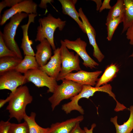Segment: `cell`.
Returning <instances> with one entry per match:
<instances>
[{"label":"cell","instance_id":"cell-1","mask_svg":"<svg viewBox=\"0 0 133 133\" xmlns=\"http://www.w3.org/2000/svg\"><path fill=\"white\" fill-rule=\"evenodd\" d=\"M7 98L9 101L6 109L9 113L10 118H15L20 122L26 114L27 106L33 100L28 88L26 85L20 86L14 92H11Z\"/></svg>","mask_w":133,"mask_h":133},{"label":"cell","instance_id":"cell-2","mask_svg":"<svg viewBox=\"0 0 133 133\" xmlns=\"http://www.w3.org/2000/svg\"><path fill=\"white\" fill-rule=\"evenodd\" d=\"M38 22L39 25L37 28L35 41L40 42L46 39L54 50L56 49L54 39L55 31L57 28L60 31H62L66 25V21L62 20L59 17L55 18L49 14L46 17L39 18Z\"/></svg>","mask_w":133,"mask_h":133},{"label":"cell","instance_id":"cell-3","mask_svg":"<svg viewBox=\"0 0 133 133\" xmlns=\"http://www.w3.org/2000/svg\"><path fill=\"white\" fill-rule=\"evenodd\" d=\"M112 87L110 84H106L98 87H94L90 85H83L80 92L77 95L70 98L71 101L62 105V110L66 114L70 113L73 110L78 111L82 115L84 114V110L81 106L79 105L78 102L83 98L88 99L93 96L97 92L101 91L108 94L113 98L116 103L118 102L115 94L112 91Z\"/></svg>","mask_w":133,"mask_h":133},{"label":"cell","instance_id":"cell-4","mask_svg":"<svg viewBox=\"0 0 133 133\" xmlns=\"http://www.w3.org/2000/svg\"><path fill=\"white\" fill-rule=\"evenodd\" d=\"M58 85L52 95L48 99L52 111L64 100L70 99L78 94L83 85L71 80L64 79Z\"/></svg>","mask_w":133,"mask_h":133},{"label":"cell","instance_id":"cell-5","mask_svg":"<svg viewBox=\"0 0 133 133\" xmlns=\"http://www.w3.org/2000/svg\"><path fill=\"white\" fill-rule=\"evenodd\" d=\"M28 14L25 13L16 14L10 19V22L5 26L2 33L4 42L7 47L15 52L18 57L23 59L20 50L15 39L16 30L20 23Z\"/></svg>","mask_w":133,"mask_h":133},{"label":"cell","instance_id":"cell-6","mask_svg":"<svg viewBox=\"0 0 133 133\" xmlns=\"http://www.w3.org/2000/svg\"><path fill=\"white\" fill-rule=\"evenodd\" d=\"M60 54L61 60L60 72L56 79L57 81L65 79L66 76L73 71L81 70L80 65L79 56L74 54L73 52L70 51L63 43L60 41Z\"/></svg>","mask_w":133,"mask_h":133},{"label":"cell","instance_id":"cell-7","mask_svg":"<svg viewBox=\"0 0 133 133\" xmlns=\"http://www.w3.org/2000/svg\"><path fill=\"white\" fill-rule=\"evenodd\" d=\"M27 82H31L38 87L46 86L48 93H52L58 85L56 80L39 68L28 70L24 74Z\"/></svg>","mask_w":133,"mask_h":133},{"label":"cell","instance_id":"cell-8","mask_svg":"<svg viewBox=\"0 0 133 133\" xmlns=\"http://www.w3.org/2000/svg\"><path fill=\"white\" fill-rule=\"evenodd\" d=\"M63 42L68 49L75 51L83 61V65L86 67L93 69L96 68L99 64L89 55L86 50L87 43L82 40L80 38H77L74 41L66 39Z\"/></svg>","mask_w":133,"mask_h":133},{"label":"cell","instance_id":"cell-9","mask_svg":"<svg viewBox=\"0 0 133 133\" xmlns=\"http://www.w3.org/2000/svg\"><path fill=\"white\" fill-rule=\"evenodd\" d=\"M0 89H7L14 92L19 86L27 82L24 75L15 70H12L0 75Z\"/></svg>","mask_w":133,"mask_h":133},{"label":"cell","instance_id":"cell-10","mask_svg":"<svg viewBox=\"0 0 133 133\" xmlns=\"http://www.w3.org/2000/svg\"><path fill=\"white\" fill-rule=\"evenodd\" d=\"M37 5L32 0H23L5 11L1 18L0 25L2 26L12 17L17 13L37 14Z\"/></svg>","mask_w":133,"mask_h":133},{"label":"cell","instance_id":"cell-11","mask_svg":"<svg viewBox=\"0 0 133 133\" xmlns=\"http://www.w3.org/2000/svg\"><path fill=\"white\" fill-rule=\"evenodd\" d=\"M80 17L82 21L85 33L88 38L89 43L93 48V55L99 62H101L104 58V55L100 49L96 42V33L95 29L91 24L87 17L84 13L82 8L78 10Z\"/></svg>","mask_w":133,"mask_h":133},{"label":"cell","instance_id":"cell-12","mask_svg":"<svg viewBox=\"0 0 133 133\" xmlns=\"http://www.w3.org/2000/svg\"><path fill=\"white\" fill-rule=\"evenodd\" d=\"M102 71L97 70L88 72L80 70L76 73H71L67 75L65 79L69 80L82 85H95L98 77Z\"/></svg>","mask_w":133,"mask_h":133},{"label":"cell","instance_id":"cell-13","mask_svg":"<svg viewBox=\"0 0 133 133\" xmlns=\"http://www.w3.org/2000/svg\"><path fill=\"white\" fill-rule=\"evenodd\" d=\"M49 61L44 66L39 67V69L49 76L56 80L61 70V60L60 49L58 47L53 51Z\"/></svg>","mask_w":133,"mask_h":133},{"label":"cell","instance_id":"cell-14","mask_svg":"<svg viewBox=\"0 0 133 133\" xmlns=\"http://www.w3.org/2000/svg\"><path fill=\"white\" fill-rule=\"evenodd\" d=\"M84 119L81 115L61 122L52 123L49 128L48 133H70L76 124Z\"/></svg>","mask_w":133,"mask_h":133},{"label":"cell","instance_id":"cell-15","mask_svg":"<svg viewBox=\"0 0 133 133\" xmlns=\"http://www.w3.org/2000/svg\"><path fill=\"white\" fill-rule=\"evenodd\" d=\"M51 46L48 41L44 39L36 47V51L35 57L39 66L46 65L52 55Z\"/></svg>","mask_w":133,"mask_h":133},{"label":"cell","instance_id":"cell-16","mask_svg":"<svg viewBox=\"0 0 133 133\" xmlns=\"http://www.w3.org/2000/svg\"><path fill=\"white\" fill-rule=\"evenodd\" d=\"M37 16V14H29L27 23L21 26L22 31L23 37L20 47L23 50L24 54L25 55L35 56V54L31 47L33 42L29 39L28 30L30 24L31 23L34 22L35 18Z\"/></svg>","mask_w":133,"mask_h":133},{"label":"cell","instance_id":"cell-17","mask_svg":"<svg viewBox=\"0 0 133 133\" xmlns=\"http://www.w3.org/2000/svg\"><path fill=\"white\" fill-rule=\"evenodd\" d=\"M61 4L62 12L65 15H67L73 19L77 23L82 31L85 33L83 23L80 20L78 12L75 8L77 0H59Z\"/></svg>","mask_w":133,"mask_h":133},{"label":"cell","instance_id":"cell-18","mask_svg":"<svg viewBox=\"0 0 133 133\" xmlns=\"http://www.w3.org/2000/svg\"><path fill=\"white\" fill-rule=\"evenodd\" d=\"M119 71V66L116 63H112L107 66L102 76L98 78L95 87H99L112 81L116 77Z\"/></svg>","mask_w":133,"mask_h":133},{"label":"cell","instance_id":"cell-19","mask_svg":"<svg viewBox=\"0 0 133 133\" xmlns=\"http://www.w3.org/2000/svg\"><path fill=\"white\" fill-rule=\"evenodd\" d=\"M128 109L130 111V116L128 120L123 124H118L117 116L111 118L110 121L115 127L116 133H130L133 130V105L130 106Z\"/></svg>","mask_w":133,"mask_h":133},{"label":"cell","instance_id":"cell-20","mask_svg":"<svg viewBox=\"0 0 133 133\" xmlns=\"http://www.w3.org/2000/svg\"><path fill=\"white\" fill-rule=\"evenodd\" d=\"M35 56L25 55L14 70L24 74L28 70L39 68Z\"/></svg>","mask_w":133,"mask_h":133},{"label":"cell","instance_id":"cell-21","mask_svg":"<svg viewBox=\"0 0 133 133\" xmlns=\"http://www.w3.org/2000/svg\"><path fill=\"white\" fill-rule=\"evenodd\" d=\"M22 59L17 56H6L0 58V75L14 70Z\"/></svg>","mask_w":133,"mask_h":133},{"label":"cell","instance_id":"cell-22","mask_svg":"<svg viewBox=\"0 0 133 133\" xmlns=\"http://www.w3.org/2000/svg\"><path fill=\"white\" fill-rule=\"evenodd\" d=\"M125 7L122 33L127 31L133 22V0H123Z\"/></svg>","mask_w":133,"mask_h":133},{"label":"cell","instance_id":"cell-23","mask_svg":"<svg viewBox=\"0 0 133 133\" xmlns=\"http://www.w3.org/2000/svg\"><path fill=\"white\" fill-rule=\"evenodd\" d=\"M36 116V113L32 112L30 116L26 114L24 118L28 125L29 133H48L49 128H44L39 126L35 121Z\"/></svg>","mask_w":133,"mask_h":133},{"label":"cell","instance_id":"cell-24","mask_svg":"<svg viewBox=\"0 0 133 133\" xmlns=\"http://www.w3.org/2000/svg\"><path fill=\"white\" fill-rule=\"evenodd\" d=\"M125 7L123 0H118L110 9L107 16L106 23L120 17L124 16Z\"/></svg>","mask_w":133,"mask_h":133},{"label":"cell","instance_id":"cell-25","mask_svg":"<svg viewBox=\"0 0 133 133\" xmlns=\"http://www.w3.org/2000/svg\"><path fill=\"white\" fill-rule=\"evenodd\" d=\"M123 17H120L112 19L106 23L107 31V39L108 41L111 40L114 33L119 24L123 22Z\"/></svg>","mask_w":133,"mask_h":133},{"label":"cell","instance_id":"cell-26","mask_svg":"<svg viewBox=\"0 0 133 133\" xmlns=\"http://www.w3.org/2000/svg\"><path fill=\"white\" fill-rule=\"evenodd\" d=\"M8 133H29V129L25 121L19 123H11Z\"/></svg>","mask_w":133,"mask_h":133},{"label":"cell","instance_id":"cell-27","mask_svg":"<svg viewBox=\"0 0 133 133\" xmlns=\"http://www.w3.org/2000/svg\"><path fill=\"white\" fill-rule=\"evenodd\" d=\"M6 56H17L16 53L10 50L6 45L3 39L2 33L0 31V58Z\"/></svg>","mask_w":133,"mask_h":133},{"label":"cell","instance_id":"cell-28","mask_svg":"<svg viewBox=\"0 0 133 133\" xmlns=\"http://www.w3.org/2000/svg\"><path fill=\"white\" fill-rule=\"evenodd\" d=\"M22 0H4L0 2V15L3 9L6 7H11L21 2Z\"/></svg>","mask_w":133,"mask_h":133},{"label":"cell","instance_id":"cell-29","mask_svg":"<svg viewBox=\"0 0 133 133\" xmlns=\"http://www.w3.org/2000/svg\"><path fill=\"white\" fill-rule=\"evenodd\" d=\"M11 123L9 120L6 121L1 120L0 122V133H8Z\"/></svg>","mask_w":133,"mask_h":133},{"label":"cell","instance_id":"cell-30","mask_svg":"<svg viewBox=\"0 0 133 133\" xmlns=\"http://www.w3.org/2000/svg\"><path fill=\"white\" fill-rule=\"evenodd\" d=\"M126 31V38L129 40L130 44L133 45V22Z\"/></svg>","mask_w":133,"mask_h":133},{"label":"cell","instance_id":"cell-31","mask_svg":"<svg viewBox=\"0 0 133 133\" xmlns=\"http://www.w3.org/2000/svg\"><path fill=\"white\" fill-rule=\"evenodd\" d=\"M110 0H104L102 3L100 9V12H101L104 10L106 9H110L112 7L110 5Z\"/></svg>","mask_w":133,"mask_h":133},{"label":"cell","instance_id":"cell-32","mask_svg":"<svg viewBox=\"0 0 133 133\" xmlns=\"http://www.w3.org/2000/svg\"><path fill=\"white\" fill-rule=\"evenodd\" d=\"M80 123H77L70 133H86L85 131L80 127Z\"/></svg>","mask_w":133,"mask_h":133},{"label":"cell","instance_id":"cell-33","mask_svg":"<svg viewBox=\"0 0 133 133\" xmlns=\"http://www.w3.org/2000/svg\"><path fill=\"white\" fill-rule=\"evenodd\" d=\"M53 2L52 0H41L39 5V7L41 8L47 9V4L48 3H50Z\"/></svg>","mask_w":133,"mask_h":133},{"label":"cell","instance_id":"cell-34","mask_svg":"<svg viewBox=\"0 0 133 133\" xmlns=\"http://www.w3.org/2000/svg\"><path fill=\"white\" fill-rule=\"evenodd\" d=\"M96 124L95 123L92 124L91 126V128L89 129L87 127H84L83 130L85 131L86 133H93V131L94 128L96 126Z\"/></svg>","mask_w":133,"mask_h":133},{"label":"cell","instance_id":"cell-35","mask_svg":"<svg viewBox=\"0 0 133 133\" xmlns=\"http://www.w3.org/2000/svg\"><path fill=\"white\" fill-rule=\"evenodd\" d=\"M92 0L95 2L96 4V10L97 11H99L102 4L101 0Z\"/></svg>","mask_w":133,"mask_h":133},{"label":"cell","instance_id":"cell-36","mask_svg":"<svg viewBox=\"0 0 133 133\" xmlns=\"http://www.w3.org/2000/svg\"><path fill=\"white\" fill-rule=\"evenodd\" d=\"M130 57H133V51L132 54L129 56Z\"/></svg>","mask_w":133,"mask_h":133},{"label":"cell","instance_id":"cell-37","mask_svg":"<svg viewBox=\"0 0 133 133\" xmlns=\"http://www.w3.org/2000/svg\"><path fill=\"white\" fill-rule=\"evenodd\" d=\"M130 133H133V132L132 133V132H131Z\"/></svg>","mask_w":133,"mask_h":133}]
</instances>
